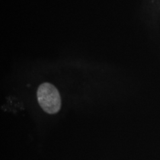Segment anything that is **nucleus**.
<instances>
[{
  "label": "nucleus",
  "instance_id": "f257e3e1",
  "mask_svg": "<svg viewBox=\"0 0 160 160\" xmlns=\"http://www.w3.org/2000/svg\"><path fill=\"white\" fill-rule=\"evenodd\" d=\"M40 107L48 114H55L61 107V99L57 88L49 82L42 84L37 91Z\"/></svg>",
  "mask_w": 160,
  "mask_h": 160
}]
</instances>
